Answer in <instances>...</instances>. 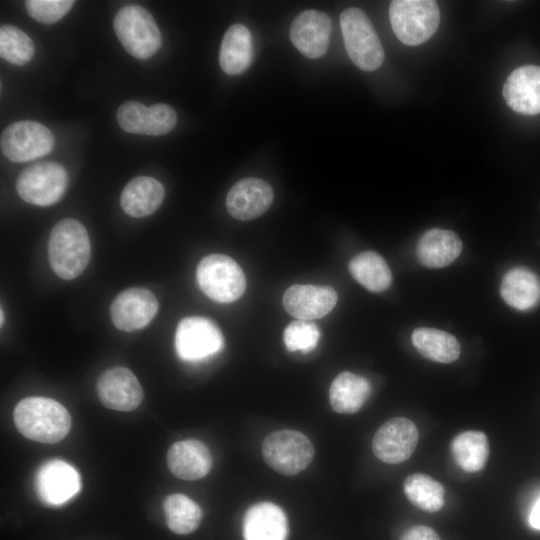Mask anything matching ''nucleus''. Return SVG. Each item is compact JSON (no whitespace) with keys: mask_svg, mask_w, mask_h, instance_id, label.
I'll list each match as a JSON object with an SVG mask.
<instances>
[{"mask_svg":"<svg viewBox=\"0 0 540 540\" xmlns=\"http://www.w3.org/2000/svg\"><path fill=\"white\" fill-rule=\"evenodd\" d=\"M389 18L397 38L403 44L415 46L436 32L440 12L433 0H394L390 3Z\"/></svg>","mask_w":540,"mask_h":540,"instance_id":"obj_5","label":"nucleus"},{"mask_svg":"<svg viewBox=\"0 0 540 540\" xmlns=\"http://www.w3.org/2000/svg\"><path fill=\"white\" fill-rule=\"evenodd\" d=\"M72 0H28L25 3L28 14L36 21L52 24L63 18L72 8Z\"/></svg>","mask_w":540,"mask_h":540,"instance_id":"obj_34","label":"nucleus"},{"mask_svg":"<svg viewBox=\"0 0 540 540\" xmlns=\"http://www.w3.org/2000/svg\"><path fill=\"white\" fill-rule=\"evenodd\" d=\"M418 438L415 423L404 417H395L386 421L376 431L372 450L375 456L385 463H402L415 451Z\"/></svg>","mask_w":540,"mask_h":540,"instance_id":"obj_12","label":"nucleus"},{"mask_svg":"<svg viewBox=\"0 0 540 540\" xmlns=\"http://www.w3.org/2000/svg\"><path fill=\"white\" fill-rule=\"evenodd\" d=\"M400 540H441L434 529L424 525L409 528L401 536Z\"/></svg>","mask_w":540,"mask_h":540,"instance_id":"obj_35","label":"nucleus"},{"mask_svg":"<svg viewBox=\"0 0 540 540\" xmlns=\"http://www.w3.org/2000/svg\"><path fill=\"white\" fill-rule=\"evenodd\" d=\"M348 268L352 277L371 292H382L391 285V270L384 258L374 251L357 254Z\"/></svg>","mask_w":540,"mask_h":540,"instance_id":"obj_28","label":"nucleus"},{"mask_svg":"<svg viewBox=\"0 0 540 540\" xmlns=\"http://www.w3.org/2000/svg\"><path fill=\"white\" fill-rule=\"evenodd\" d=\"M340 26L351 61L363 71L379 68L384 60V50L367 15L358 8H348L340 15Z\"/></svg>","mask_w":540,"mask_h":540,"instance_id":"obj_4","label":"nucleus"},{"mask_svg":"<svg viewBox=\"0 0 540 540\" xmlns=\"http://www.w3.org/2000/svg\"><path fill=\"white\" fill-rule=\"evenodd\" d=\"M167 465L174 476L183 480H197L210 471L212 455L201 441L194 439L177 441L167 452Z\"/></svg>","mask_w":540,"mask_h":540,"instance_id":"obj_20","label":"nucleus"},{"mask_svg":"<svg viewBox=\"0 0 540 540\" xmlns=\"http://www.w3.org/2000/svg\"><path fill=\"white\" fill-rule=\"evenodd\" d=\"M35 487L39 498L49 505H61L81 488L78 471L69 463L53 459L40 466L35 477Z\"/></svg>","mask_w":540,"mask_h":540,"instance_id":"obj_14","label":"nucleus"},{"mask_svg":"<svg viewBox=\"0 0 540 540\" xmlns=\"http://www.w3.org/2000/svg\"><path fill=\"white\" fill-rule=\"evenodd\" d=\"M411 339L423 357L435 362L451 363L458 359L461 352L457 339L442 330L420 327L413 331Z\"/></svg>","mask_w":540,"mask_h":540,"instance_id":"obj_27","label":"nucleus"},{"mask_svg":"<svg viewBox=\"0 0 540 540\" xmlns=\"http://www.w3.org/2000/svg\"><path fill=\"white\" fill-rule=\"evenodd\" d=\"M164 196V187L158 180L138 176L123 188L120 204L127 215L142 218L154 213L162 204Z\"/></svg>","mask_w":540,"mask_h":540,"instance_id":"obj_22","label":"nucleus"},{"mask_svg":"<svg viewBox=\"0 0 540 540\" xmlns=\"http://www.w3.org/2000/svg\"><path fill=\"white\" fill-rule=\"evenodd\" d=\"M166 522L171 531L185 535L195 531L202 519L200 506L184 494H171L163 503Z\"/></svg>","mask_w":540,"mask_h":540,"instance_id":"obj_30","label":"nucleus"},{"mask_svg":"<svg viewBox=\"0 0 540 540\" xmlns=\"http://www.w3.org/2000/svg\"><path fill=\"white\" fill-rule=\"evenodd\" d=\"M49 262L54 273L64 280L77 278L87 267L91 244L86 228L67 218L55 224L48 241Z\"/></svg>","mask_w":540,"mask_h":540,"instance_id":"obj_2","label":"nucleus"},{"mask_svg":"<svg viewBox=\"0 0 540 540\" xmlns=\"http://www.w3.org/2000/svg\"><path fill=\"white\" fill-rule=\"evenodd\" d=\"M529 524L534 529L540 530V495L534 503L529 514Z\"/></svg>","mask_w":540,"mask_h":540,"instance_id":"obj_36","label":"nucleus"},{"mask_svg":"<svg viewBox=\"0 0 540 540\" xmlns=\"http://www.w3.org/2000/svg\"><path fill=\"white\" fill-rule=\"evenodd\" d=\"M500 294L509 306L529 310L540 301V279L527 268H513L504 275Z\"/></svg>","mask_w":540,"mask_h":540,"instance_id":"obj_25","label":"nucleus"},{"mask_svg":"<svg viewBox=\"0 0 540 540\" xmlns=\"http://www.w3.org/2000/svg\"><path fill=\"white\" fill-rule=\"evenodd\" d=\"M320 338V330L312 321L295 320L284 330V344L291 351L308 353L316 348Z\"/></svg>","mask_w":540,"mask_h":540,"instance_id":"obj_33","label":"nucleus"},{"mask_svg":"<svg viewBox=\"0 0 540 540\" xmlns=\"http://www.w3.org/2000/svg\"><path fill=\"white\" fill-rule=\"evenodd\" d=\"M503 97L515 112L540 113V67L527 65L515 69L503 86Z\"/></svg>","mask_w":540,"mask_h":540,"instance_id":"obj_19","label":"nucleus"},{"mask_svg":"<svg viewBox=\"0 0 540 540\" xmlns=\"http://www.w3.org/2000/svg\"><path fill=\"white\" fill-rule=\"evenodd\" d=\"M404 493L413 505L426 512L439 511L445 503L443 486L421 473L411 474L405 479Z\"/></svg>","mask_w":540,"mask_h":540,"instance_id":"obj_31","label":"nucleus"},{"mask_svg":"<svg viewBox=\"0 0 540 540\" xmlns=\"http://www.w3.org/2000/svg\"><path fill=\"white\" fill-rule=\"evenodd\" d=\"M371 393L369 381L359 375L345 371L331 383L329 399L332 409L341 414L356 413Z\"/></svg>","mask_w":540,"mask_h":540,"instance_id":"obj_26","label":"nucleus"},{"mask_svg":"<svg viewBox=\"0 0 540 540\" xmlns=\"http://www.w3.org/2000/svg\"><path fill=\"white\" fill-rule=\"evenodd\" d=\"M1 151L12 162H28L50 153L52 132L43 124L23 120L8 125L1 134Z\"/></svg>","mask_w":540,"mask_h":540,"instance_id":"obj_9","label":"nucleus"},{"mask_svg":"<svg viewBox=\"0 0 540 540\" xmlns=\"http://www.w3.org/2000/svg\"><path fill=\"white\" fill-rule=\"evenodd\" d=\"M242 531L244 540H286V514L274 503H257L246 511Z\"/></svg>","mask_w":540,"mask_h":540,"instance_id":"obj_21","label":"nucleus"},{"mask_svg":"<svg viewBox=\"0 0 540 540\" xmlns=\"http://www.w3.org/2000/svg\"><path fill=\"white\" fill-rule=\"evenodd\" d=\"M13 421L26 438L46 444L61 441L71 428V416L58 401L47 397H27L17 403Z\"/></svg>","mask_w":540,"mask_h":540,"instance_id":"obj_1","label":"nucleus"},{"mask_svg":"<svg viewBox=\"0 0 540 540\" xmlns=\"http://www.w3.org/2000/svg\"><path fill=\"white\" fill-rule=\"evenodd\" d=\"M266 463L280 474L292 476L304 470L314 457L310 439L296 430L283 429L268 434L262 443Z\"/></svg>","mask_w":540,"mask_h":540,"instance_id":"obj_7","label":"nucleus"},{"mask_svg":"<svg viewBox=\"0 0 540 540\" xmlns=\"http://www.w3.org/2000/svg\"><path fill=\"white\" fill-rule=\"evenodd\" d=\"M196 280L202 292L218 303L239 299L246 289L245 274L240 265L224 254H210L198 264Z\"/></svg>","mask_w":540,"mask_h":540,"instance_id":"obj_6","label":"nucleus"},{"mask_svg":"<svg viewBox=\"0 0 540 540\" xmlns=\"http://www.w3.org/2000/svg\"><path fill=\"white\" fill-rule=\"evenodd\" d=\"M97 395L107 408L132 411L143 400V389L136 376L125 367H113L98 378Z\"/></svg>","mask_w":540,"mask_h":540,"instance_id":"obj_15","label":"nucleus"},{"mask_svg":"<svg viewBox=\"0 0 540 540\" xmlns=\"http://www.w3.org/2000/svg\"><path fill=\"white\" fill-rule=\"evenodd\" d=\"M273 198V190L266 181L246 178L231 187L226 197V207L235 219L252 220L267 211Z\"/></svg>","mask_w":540,"mask_h":540,"instance_id":"obj_17","label":"nucleus"},{"mask_svg":"<svg viewBox=\"0 0 540 540\" xmlns=\"http://www.w3.org/2000/svg\"><path fill=\"white\" fill-rule=\"evenodd\" d=\"M337 299V293L331 287L295 284L285 291L283 305L293 317L311 321L327 315Z\"/></svg>","mask_w":540,"mask_h":540,"instance_id":"obj_18","label":"nucleus"},{"mask_svg":"<svg viewBox=\"0 0 540 540\" xmlns=\"http://www.w3.org/2000/svg\"><path fill=\"white\" fill-rule=\"evenodd\" d=\"M113 27L124 49L137 59L151 57L162 44L154 17L139 5L122 7L115 15Z\"/></svg>","mask_w":540,"mask_h":540,"instance_id":"obj_3","label":"nucleus"},{"mask_svg":"<svg viewBox=\"0 0 540 540\" xmlns=\"http://www.w3.org/2000/svg\"><path fill=\"white\" fill-rule=\"evenodd\" d=\"M1 326L3 325L4 315H3V309L1 308Z\"/></svg>","mask_w":540,"mask_h":540,"instance_id":"obj_37","label":"nucleus"},{"mask_svg":"<svg viewBox=\"0 0 540 540\" xmlns=\"http://www.w3.org/2000/svg\"><path fill=\"white\" fill-rule=\"evenodd\" d=\"M68 174L55 162H41L26 167L18 176L16 190L22 200L37 206L58 202L66 191Z\"/></svg>","mask_w":540,"mask_h":540,"instance_id":"obj_8","label":"nucleus"},{"mask_svg":"<svg viewBox=\"0 0 540 540\" xmlns=\"http://www.w3.org/2000/svg\"><path fill=\"white\" fill-rule=\"evenodd\" d=\"M461 251L462 242L458 235L440 228L426 231L416 247L419 261L429 268H442L451 264Z\"/></svg>","mask_w":540,"mask_h":540,"instance_id":"obj_23","label":"nucleus"},{"mask_svg":"<svg viewBox=\"0 0 540 540\" xmlns=\"http://www.w3.org/2000/svg\"><path fill=\"white\" fill-rule=\"evenodd\" d=\"M35 53L31 38L20 28L3 25L0 28V56L7 62L22 66L27 64Z\"/></svg>","mask_w":540,"mask_h":540,"instance_id":"obj_32","label":"nucleus"},{"mask_svg":"<svg viewBox=\"0 0 540 540\" xmlns=\"http://www.w3.org/2000/svg\"><path fill=\"white\" fill-rule=\"evenodd\" d=\"M253 59V40L248 28L240 23L225 32L219 53L222 70L229 75L246 71Z\"/></svg>","mask_w":540,"mask_h":540,"instance_id":"obj_24","label":"nucleus"},{"mask_svg":"<svg viewBox=\"0 0 540 540\" xmlns=\"http://www.w3.org/2000/svg\"><path fill=\"white\" fill-rule=\"evenodd\" d=\"M332 22L324 12L306 10L299 13L290 28L293 45L310 59L322 57L329 46Z\"/></svg>","mask_w":540,"mask_h":540,"instance_id":"obj_16","label":"nucleus"},{"mask_svg":"<svg viewBox=\"0 0 540 540\" xmlns=\"http://www.w3.org/2000/svg\"><path fill=\"white\" fill-rule=\"evenodd\" d=\"M224 345L221 330L212 320L192 316L182 319L176 329V352L184 361L197 362L220 352Z\"/></svg>","mask_w":540,"mask_h":540,"instance_id":"obj_10","label":"nucleus"},{"mask_svg":"<svg viewBox=\"0 0 540 540\" xmlns=\"http://www.w3.org/2000/svg\"><path fill=\"white\" fill-rule=\"evenodd\" d=\"M116 119L125 132L159 136L175 127L177 114L171 106L164 103L146 107L138 101L129 100L119 106Z\"/></svg>","mask_w":540,"mask_h":540,"instance_id":"obj_11","label":"nucleus"},{"mask_svg":"<svg viewBox=\"0 0 540 540\" xmlns=\"http://www.w3.org/2000/svg\"><path fill=\"white\" fill-rule=\"evenodd\" d=\"M450 450L456 464L466 472L482 470L489 456L487 436L481 431H465L455 436Z\"/></svg>","mask_w":540,"mask_h":540,"instance_id":"obj_29","label":"nucleus"},{"mask_svg":"<svg viewBox=\"0 0 540 540\" xmlns=\"http://www.w3.org/2000/svg\"><path fill=\"white\" fill-rule=\"evenodd\" d=\"M158 307V301L151 291L133 287L116 296L110 305V316L117 329L132 332L147 326Z\"/></svg>","mask_w":540,"mask_h":540,"instance_id":"obj_13","label":"nucleus"}]
</instances>
